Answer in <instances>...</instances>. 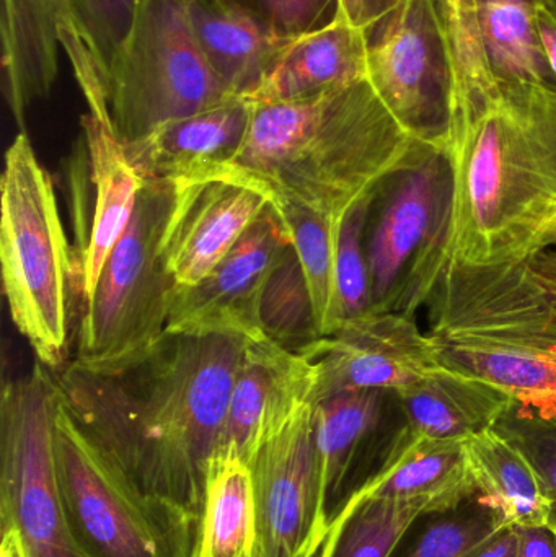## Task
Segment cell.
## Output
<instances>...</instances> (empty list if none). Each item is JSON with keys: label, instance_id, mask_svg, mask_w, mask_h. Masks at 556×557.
<instances>
[{"label": "cell", "instance_id": "6da1fadb", "mask_svg": "<svg viewBox=\"0 0 556 557\" xmlns=\"http://www.w3.org/2000/svg\"><path fill=\"white\" fill-rule=\"evenodd\" d=\"M443 26L454 87L436 146L449 196L408 290L411 313L446 264L515 263L551 247L556 232V88L493 71L462 32L444 20Z\"/></svg>", "mask_w": 556, "mask_h": 557}, {"label": "cell", "instance_id": "7a4b0ae2", "mask_svg": "<svg viewBox=\"0 0 556 557\" xmlns=\"http://www.w3.org/2000/svg\"><path fill=\"white\" fill-rule=\"evenodd\" d=\"M245 343L240 334L166 331L124 366L72 360L55 380L75 421L131 483L199 529Z\"/></svg>", "mask_w": 556, "mask_h": 557}, {"label": "cell", "instance_id": "3957f363", "mask_svg": "<svg viewBox=\"0 0 556 557\" xmlns=\"http://www.w3.org/2000/svg\"><path fill=\"white\" fill-rule=\"evenodd\" d=\"M436 150L405 131L361 81L309 100L255 103L247 139L228 170L271 198L342 224L382 183Z\"/></svg>", "mask_w": 556, "mask_h": 557}, {"label": "cell", "instance_id": "277c9868", "mask_svg": "<svg viewBox=\"0 0 556 557\" xmlns=\"http://www.w3.org/2000/svg\"><path fill=\"white\" fill-rule=\"evenodd\" d=\"M423 307L444 367L556 421V247L499 267L446 264Z\"/></svg>", "mask_w": 556, "mask_h": 557}, {"label": "cell", "instance_id": "5b68a950", "mask_svg": "<svg viewBox=\"0 0 556 557\" xmlns=\"http://www.w3.org/2000/svg\"><path fill=\"white\" fill-rule=\"evenodd\" d=\"M0 218V263L10 317L48 369H61L77 307L74 248L58 198L25 133L5 153Z\"/></svg>", "mask_w": 556, "mask_h": 557}, {"label": "cell", "instance_id": "8992f818", "mask_svg": "<svg viewBox=\"0 0 556 557\" xmlns=\"http://www.w3.org/2000/svg\"><path fill=\"white\" fill-rule=\"evenodd\" d=\"M140 0H2L3 95L16 123L51 91L59 48L88 113L103 121L108 78Z\"/></svg>", "mask_w": 556, "mask_h": 557}, {"label": "cell", "instance_id": "52a82bcc", "mask_svg": "<svg viewBox=\"0 0 556 557\" xmlns=\"http://www.w3.org/2000/svg\"><path fill=\"white\" fill-rule=\"evenodd\" d=\"M173 201L175 183L144 180L133 218L78 310V366H124L166 333L176 284L163 261L162 242Z\"/></svg>", "mask_w": 556, "mask_h": 557}, {"label": "cell", "instance_id": "ba28073f", "mask_svg": "<svg viewBox=\"0 0 556 557\" xmlns=\"http://www.w3.org/2000/svg\"><path fill=\"white\" fill-rule=\"evenodd\" d=\"M54 471L65 519L88 557H193L198 525L144 496L75 421L61 392Z\"/></svg>", "mask_w": 556, "mask_h": 557}, {"label": "cell", "instance_id": "9c48e42d", "mask_svg": "<svg viewBox=\"0 0 556 557\" xmlns=\"http://www.w3.org/2000/svg\"><path fill=\"white\" fill-rule=\"evenodd\" d=\"M234 97L202 55L185 0H140L114 55L101 123L123 146Z\"/></svg>", "mask_w": 556, "mask_h": 557}, {"label": "cell", "instance_id": "30bf717a", "mask_svg": "<svg viewBox=\"0 0 556 557\" xmlns=\"http://www.w3.org/2000/svg\"><path fill=\"white\" fill-rule=\"evenodd\" d=\"M59 385L36 360L0 398V529L18 532L28 557H88L65 519L54 471Z\"/></svg>", "mask_w": 556, "mask_h": 557}, {"label": "cell", "instance_id": "8fae6325", "mask_svg": "<svg viewBox=\"0 0 556 557\" xmlns=\"http://www.w3.org/2000/svg\"><path fill=\"white\" fill-rule=\"evenodd\" d=\"M368 38L369 84L405 131L437 144L449 117L454 71L436 0H400Z\"/></svg>", "mask_w": 556, "mask_h": 557}, {"label": "cell", "instance_id": "7c38bea8", "mask_svg": "<svg viewBox=\"0 0 556 557\" xmlns=\"http://www.w3.org/2000/svg\"><path fill=\"white\" fill-rule=\"evenodd\" d=\"M64 185L82 307L133 218L144 180L110 127L88 113L65 160Z\"/></svg>", "mask_w": 556, "mask_h": 557}, {"label": "cell", "instance_id": "4fadbf2b", "mask_svg": "<svg viewBox=\"0 0 556 557\" xmlns=\"http://www.w3.org/2000/svg\"><path fill=\"white\" fill-rule=\"evenodd\" d=\"M316 370V401L346 389L404 392L444 369L441 350L410 311H369L300 350ZM316 405V403H313Z\"/></svg>", "mask_w": 556, "mask_h": 557}, {"label": "cell", "instance_id": "5bb4252c", "mask_svg": "<svg viewBox=\"0 0 556 557\" xmlns=\"http://www.w3.org/2000/svg\"><path fill=\"white\" fill-rule=\"evenodd\" d=\"M313 406L271 437L251 461L257 557H313L332 527L323 513Z\"/></svg>", "mask_w": 556, "mask_h": 557}, {"label": "cell", "instance_id": "9a60e30c", "mask_svg": "<svg viewBox=\"0 0 556 557\" xmlns=\"http://www.w3.org/2000/svg\"><path fill=\"white\" fill-rule=\"evenodd\" d=\"M384 185V183H382ZM369 214L366 257L371 311L401 310L408 288L433 247L446 212L449 172L440 149L385 182Z\"/></svg>", "mask_w": 556, "mask_h": 557}, {"label": "cell", "instance_id": "2e32d148", "mask_svg": "<svg viewBox=\"0 0 556 557\" xmlns=\"http://www.w3.org/2000/svg\"><path fill=\"white\" fill-rule=\"evenodd\" d=\"M271 195L235 172L175 183L162 255L176 287L208 276L261 218Z\"/></svg>", "mask_w": 556, "mask_h": 557}, {"label": "cell", "instance_id": "e0dca14e", "mask_svg": "<svg viewBox=\"0 0 556 557\" xmlns=\"http://www.w3.org/2000/svg\"><path fill=\"white\" fill-rule=\"evenodd\" d=\"M287 247L289 235L270 205L208 276L175 288L166 331L264 336L258 318L261 294Z\"/></svg>", "mask_w": 556, "mask_h": 557}, {"label": "cell", "instance_id": "ac0fdd59", "mask_svg": "<svg viewBox=\"0 0 556 557\" xmlns=\"http://www.w3.org/2000/svg\"><path fill=\"white\" fill-rule=\"evenodd\" d=\"M312 363L270 337L245 343L218 450L251 465L258 450L316 403Z\"/></svg>", "mask_w": 556, "mask_h": 557}, {"label": "cell", "instance_id": "d6986e66", "mask_svg": "<svg viewBox=\"0 0 556 557\" xmlns=\"http://www.w3.org/2000/svg\"><path fill=\"white\" fill-rule=\"evenodd\" d=\"M254 110L248 98H231L170 121L124 150L143 180L178 183L222 175L244 147Z\"/></svg>", "mask_w": 556, "mask_h": 557}, {"label": "cell", "instance_id": "ffe728a7", "mask_svg": "<svg viewBox=\"0 0 556 557\" xmlns=\"http://www.w3.org/2000/svg\"><path fill=\"white\" fill-rule=\"evenodd\" d=\"M202 55L234 97L251 100L291 39L240 0H185Z\"/></svg>", "mask_w": 556, "mask_h": 557}, {"label": "cell", "instance_id": "44dd1931", "mask_svg": "<svg viewBox=\"0 0 556 557\" xmlns=\"http://www.w3.org/2000/svg\"><path fill=\"white\" fill-rule=\"evenodd\" d=\"M466 441L421 437L401 429L355 496L420 500L430 516L453 512L477 494Z\"/></svg>", "mask_w": 556, "mask_h": 557}, {"label": "cell", "instance_id": "7402d4cb", "mask_svg": "<svg viewBox=\"0 0 556 557\" xmlns=\"http://www.w3.org/2000/svg\"><path fill=\"white\" fill-rule=\"evenodd\" d=\"M369 38L336 16L335 22L287 42L254 103H291L368 81Z\"/></svg>", "mask_w": 556, "mask_h": 557}, {"label": "cell", "instance_id": "603a6c76", "mask_svg": "<svg viewBox=\"0 0 556 557\" xmlns=\"http://www.w3.org/2000/svg\"><path fill=\"white\" fill-rule=\"evenodd\" d=\"M382 389H346L313 405V441L322 473L323 513L332 527L365 484L362 463L381 424Z\"/></svg>", "mask_w": 556, "mask_h": 557}, {"label": "cell", "instance_id": "cb8c5ba5", "mask_svg": "<svg viewBox=\"0 0 556 557\" xmlns=\"http://www.w3.org/2000/svg\"><path fill=\"white\" fill-rule=\"evenodd\" d=\"M441 18L506 77L556 88L535 22V0H436Z\"/></svg>", "mask_w": 556, "mask_h": 557}, {"label": "cell", "instance_id": "d4e9b609", "mask_svg": "<svg viewBox=\"0 0 556 557\" xmlns=\"http://www.w3.org/2000/svg\"><path fill=\"white\" fill-rule=\"evenodd\" d=\"M395 396L405 431L428 438L466 441L495 429L515 406L496 386L447 367Z\"/></svg>", "mask_w": 556, "mask_h": 557}, {"label": "cell", "instance_id": "484cf974", "mask_svg": "<svg viewBox=\"0 0 556 557\" xmlns=\"http://www.w3.org/2000/svg\"><path fill=\"white\" fill-rule=\"evenodd\" d=\"M466 447L480 507L503 529L548 527L556 503L519 445L495 428L467 438Z\"/></svg>", "mask_w": 556, "mask_h": 557}, {"label": "cell", "instance_id": "4316f807", "mask_svg": "<svg viewBox=\"0 0 556 557\" xmlns=\"http://www.w3.org/2000/svg\"><path fill=\"white\" fill-rule=\"evenodd\" d=\"M257 509L250 465L218 450L206 474L205 507L193 557H254Z\"/></svg>", "mask_w": 556, "mask_h": 557}, {"label": "cell", "instance_id": "83f0119b", "mask_svg": "<svg viewBox=\"0 0 556 557\" xmlns=\"http://www.w3.org/2000/svg\"><path fill=\"white\" fill-rule=\"evenodd\" d=\"M270 205L280 215L299 258L312 295L320 336L333 331L335 314L336 245L342 224L289 199L273 196Z\"/></svg>", "mask_w": 556, "mask_h": 557}, {"label": "cell", "instance_id": "f1b7e54d", "mask_svg": "<svg viewBox=\"0 0 556 557\" xmlns=\"http://www.w3.org/2000/svg\"><path fill=\"white\" fill-rule=\"evenodd\" d=\"M258 318L264 336L294 352L320 337L312 295L293 245L284 250L267 278Z\"/></svg>", "mask_w": 556, "mask_h": 557}, {"label": "cell", "instance_id": "f546056e", "mask_svg": "<svg viewBox=\"0 0 556 557\" xmlns=\"http://www.w3.org/2000/svg\"><path fill=\"white\" fill-rule=\"evenodd\" d=\"M332 557H391L420 517L430 516L420 500L353 496Z\"/></svg>", "mask_w": 556, "mask_h": 557}, {"label": "cell", "instance_id": "4dcf8cb0", "mask_svg": "<svg viewBox=\"0 0 556 557\" xmlns=\"http://www.w3.org/2000/svg\"><path fill=\"white\" fill-rule=\"evenodd\" d=\"M378 193V191H375ZM375 193L349 211L339 227L335 264L333 331L371 311V278L366 257V231ZM332 331V333H333Z\"/></svg>", "mask_w": 556, "mask_h": 557}, {"label": "cell", "instance_id": "1f68e13d", "mask_svg": "<svg viewBox=\"0 0 556 557\" xmlns=\"http://www.w3.org/2000/svg\"><path fill=\"white\" fill-rule=\"evenodd\" d=\"M502 530L492 512L479 507L467 516L434 523L407 557H477Z\"/></svg>", "mask_w": 556, "mask_h": 557}, {"label": "cell", "instance_id": "d6a6232c", "mask_svg": "<svg viewBox=\"0 0 556 557\" xmlns=\"http://www.w3.org/2000/svg\"><path fill=\"white\" fill-rule=\"evenodd\" d=\"M277 35L293 39L335 22L339 0H240Z\"/></svg>", "mask_w": 556, "mask_h": 557}, {"label": "cell", "instance_id": "836d02e7", "mask_svg": "<svg viewBox=\"0 0 556 557\" xmlns=\"http://www.w3.org/2000/svg\"><path fill=\"white\" fill-rule=\"evenodd\" d=\"M496 429L531 458L556 503V421L519 414L511 408Z\"/></svg>", "mask_w": 556, "mask_h": 557}, {"label": "cell", "instance_id": "e575fe53", "mask_svg": "<svg viewBox=\"0 0 556 557\" xmlns=\"http://www.w3.org/2000/svg\"><path fill=\"white\" fill-rule=\"evenodd\" d=\"M400 0H339V16L358 26L369 29L381 22Z\"/></svg>", "mask_w": 556, "mask_h": 557}, {"label": "cell", "instance_id": "d590c367", "mask_svg": "<svg viewBox=\"0 0 556 557\" xmlns=\"http://www.w3.org/2000/svg\"><path fill=\"white\" fill-rule=\"evenodd\" d=\"M515 557H556V533L551 527H512Z\"/></svg>", "mask_w": 556, "mask_h": 557}, {"label": "cell", "instance_id": "8d00e7d4", "mask_svg": "<svg viewBox=\"0 0 556 557\" xmlns=\"http://www.w3.org/2000/svg\"><path fill=\"white\" fill-rule=\"evenodd\" d=\"M535 22H538L539 36H541L542 46H544L545 58H547L556 82V16L548 12L545 7H542L541 3H535Z\"/></svg>", "mask_w": 556, "mask_h": 557}, {"label": "cell", "instance_id": "74e56055", "mask_svg": "<svg viewBox=\"0 0 556 557\" xmlns=\"http://www.w3.org/2000/svg\"><path fill=\"white\" fill-rule=\"evenodd\" d=\"M515 530L505 529L502 530L477 557H515Z\"/></svg>", "mask_w": 556, "mask_h": 557}, {"label": "cell", "instance_id": "f35d334b", "mask_svg": "<svg viewBox=\"0 0 556 557\" xmlns=\"http://www.w3.org/2000/svg\"><path fill=\"white\" fill-rule=\"evenodd\" d=\"M2 557H28L16 530H2Z\"/></svg>", "mask_w": 556, "mask_h": 557}, {"label": "cell", "instance_id": "ab89813d", "mask_svg": "<svg viewBox=\"0 0 556 557\" xmlns=\"http://www.w3.org/2000/svg\"><path fill=\"white\" fill-rule=\"evenodd\" d=\"M343 523H345V513L342 512L338 519L335 520V523H333L332 529H330L329 536L323 542L322 548L313 557H332L333 548H335L336 540H338L339 532H342Z\"/></svg>", "mask_w": 556, "mask_h": 557}, {"label": "cell", "instance_id": "60d3db41", "mask_svg": "<svg viewBox=\"0 0 556 557\" xmlns=\"http://www.w3.org/2000/svg\"><path fill=\"white\" fill-rule=\"evenodd\" d=\"M538 3H541L542 7H545L548 12L556 16V0H538Z\"/></svg>", "mask_w": 556, "mask_h": 557}, {"label": "cell", "instance_id": "b9f144b4", "mask_svg": "<svg viewBox=\"0 0 556 557\" xmlns=\"http://www.w3.org/2000/svg\"><path fill=\"white\" fill-rule=\"evenodd\" d=\"M548 527H551V529L554 530V532L556 533V504H555L554 513H552V519H551V523H548Z\"/></svg>", "mask_w": 556, "mask_h": 557}, {"label": "cell", "instance_id": "7bdbcfd3", "mask_svg": "<svg viewBox=\"0 0 556 557\" xmlns=\"http://www.w3.org/2000/svg\"><path fill=\"white\" fill-rule=\"evenodd\" d=\"M551 247H556V232L554 237H552Z\"/></svg>", "mask_w": 556, "mask_h": 557}, {"label": "cell", "instance_id": "ee69618b", "mask_svg": "<svg viewBox=\"0 0 556 557\" xmlns=\"http://www.w3.org/2000/svg\"><path fill=\"white\" fill-rule=\"evenodd\" d=\"M254 557H257V556H254Z\"/></svg>", "mask_w": 556, "mask_h": 557}, {"label": "cell", "instance_id": "f6af8a7d", "mask_svg": "<svg viewBox=\"0 0 556 557\" xmlns=\"http://www.w3.org/2000/svg\"><path fill=\"white\" fill-rule=\"evenodd\" d=\"M555 235V234H554Z\"/></svg>", "mask_w": 556, "mask_h": 557}]
</instances>
